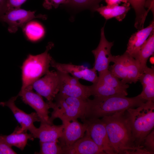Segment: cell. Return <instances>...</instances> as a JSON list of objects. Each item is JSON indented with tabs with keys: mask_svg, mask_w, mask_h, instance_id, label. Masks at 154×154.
I'll use <instances>...</instances> for the list:
<instances>
[{
	"mask_svg": "<svg viewBox=\"0 0 154 154\" xmlns=\"http://www.w3.org/2000/svg\"><path fill=\"white\" fill-rule=\"evenodd\" d=\"M123 110L101 119L116 154H149L135 145L131 131Z\"/></svg>",
	"mask_w": 154,
	"mask_h": 154,
	"instance_id": "obj_1",
	"label": "cell"
},
{
	"mask_svg": "<svg viewBox=\"0 0 154 154\" xmlns=\"http://www.w3.org/2000/svg\"><path fill=\"white\" fill-rule=\"evenodd\" d=\"M146 102L139 94L132 98L123 95L94 97L86 102L84 118H100L130 108H135Z\"/></svg>",
	"mask_w": 154,
	"mask_h": 154,
	"instance_id": "obj_2",
	"label": "cell"
},
{
	"mask_svg": "<svg viewBox=\"0 0 154 154\" xmlns=\"http://www.w3.org/2000/svg\"><path fill=\"white\" fill-rule=\"evenodd\" d=\"M124 114L135 145L143 149L144 138L154 128V102L147 101L136 108L128 109Z\"/></svg>",
	"mask_w": 154,
	"mask_h": 154,
	"instance_id": "obj_3",
	"label": "cell"
},
{
	"mask_svg": "<svg viewBox=\"0 0 154 154\" xmlns=\"http://www.w3.org/2000/svg\"><path fill=\"white\" fill-rule=\"evenodd\" d=\"M55 102H49L50 108L53 110L49 117V121L59 118L62 122L70 121L80 118H84L86 100L66 96L60 93L56 96Z\"/></svg>",
	"mask_w": 154,
	"mask_h": 154,
	"instance_id": "obj_4",
	"label": "cell"
},
{
	"mask_svg": "<svg viewBox=\"0 0 154 154\" xmlns=\"http://www.w3.org/2000/svg\"><path fill=\"white\" fill-rule=\"evenodd\" d=\"M53 45L52 43H49L44 52L36 55L29 54L24 61L21 67V89L31 85L49 70L52 58L48 51Z\"/></svg>",
	"mask_w": 154,
	"mask_h": 154,
	"instance_id": "obj_5",
	"label": "cell"
},
{
	"mask_svg": "<svg viewBox=\"0 0 154 154\" xmlns=\"http://www.w3.org/2000/svg\"><path fill=\"white\" fill-rule=\"evenodd\" d=\"M98 74L96 81L90 86L91 95L94 97L127 95L129 85L120 80L109 70Z\"/></svg>",
	"mask_w": 154,
	"mask_h": 154,
	"instance_id": "obj_6",
	"label": "cell"
},
{
	"mask_svg": "<svg viewBox=\"0 0 154 154\" xmlns=\"http://www.w3.org/2000/svg\"><path fill=\"white\" fill-rule=\"evenodd\" d=\"M109 70L116 76L126 83H135L141 74L140 66L137 60L125 51L122 54L114 56Z\"/></svg>",
	"mask_w": 154,
	"mask_h": 154,
	"instance_id": "obj_7",
	"label": "cell"
},
{
	"mask_svg": "<svg viewBox=\"0 0 154 154\" xmlns=\"http://www.w3.org/2000/svg\"><path fill=\"white\" fill-rule=\"evenodd\" d=\"M86 126V132L106 154H116L109 139L105 125L99 118L81 120Z\"/></svg>",
	"mask_w": 154,
	"mask_h": 154,
	"instance_id": "obj_8",
	"label": "cell"
},
{
	"mask_svg": "<svg viewBox=\"0 0 154 154\" xmlns=\"http://www.w3.org/2000/svg\"><path fill=\"white\" fill-rule=\"evenodd\" d=\"M56 71L60 80L59 93L85 100L92 96L90 86L82 84L79 79L71 76L68 73Z\"/></svg>",
	"mask_w": 154,
	"mask_h": 154,
	"instance_id": "obj_9",
	"label": "cell"
},
{
	"mask_svg": "<svg viewBox=\"0 0 154 154\" xmlns=\"http://www.w3.org/2000/svg\"><path fill=\"white\" fill-rule=\"evenodd\" d=\"M18 95L25 103L35 110L40 122L52 123L49 121V104L44 101L41 96L33 91L31 85L21 89Z\"/></svg>",
	"mask_w": 154,
	"mask_h": 154,
	"instance_id": "obj_10",
	"label": "cell"
},
{
	"mask_svg": "<svg viewBox=\"0 0 154 154\" xmlns=\"http://www.w3.org/2000/svg\"><path fill=\"white\" fill-rule=\"evenodd\" d=\"M31 86L36 92L46 99L47 102H53L59 91L60 80L57 71L49 70Z\"/></svg>",
	"mask_w": 154,
	"mask_h": 154,
	"instance_id": "obj_11",
	"label": "cell"
},
{
	"mask_svg": "<svg viewBox=\"0 0 154 154\" xmlns=\"http://www.w3.org/2000/svg\"><path fill=\"white\" fill-rule=\"evenodd\" d=\"M19 96L18 95L11 97L8 101L0 102V105L3 106H7L11 110L17 121L20 124L18 130L20 132H27L29 131L32 135L35 133L37 127L34 124L36 121L40 122V119L36 112L28 114L17 107L15 101Z\"/></svg>",
	"mask_w": 154,
	"mask_h": 154,
	"instance_id": "obj_12",
	"label": "cell"
},
{
	"mask_svg": "<svg viewBox=\"0 0 154 154\" xmlns=\"http://www.w3.org/2000/svg\"><path fill=\"white\" fill-rule=\"evenodd\" d=\"M113 42L108 41L106 38L104 27L101 30L100 38L97 47L92 52L95 59L93 68L98 73L109 70V64L113 61L114 56L111 53Z\"/></svg>",
	"mask_w": 154,
	"mask_h": 154,
	"instance_id": "obj_13",
	"label": "cell"
},
{
	"mask_svg": "<svg viewBox=\"0 0 154 154\" xmlns=\"http://www.w3.org/2000/svg\"><path fill=\"white\" fill-rule=\"evenodd\" d=\"M38 18H45V17L42 15L36 16L34 11L19 8L6 12L0 17V20L8 24V30L9 32L14 33L19 27H24L31 20Z\"/></svg>",
	"mask_w": 154,
	"mask_h": 154,
	"instance_id": "obj_14",
	"label": "cell"
},
{
	"mask_svg": "<svg viewBox=\"0 0 154 154\" xmlns=\"http://www.w3.org/2000/svg\"><path fill=\"white\" fill-rule=\"evenodd\" d=\"M50 66L56 70L70 74L78 79H82L92 82L97 80L98 76L96 71L93 68H89L83 65H78L72 64L61 63L52 59Z\"/></svg>",
	"mask_w": 154,
	"mask_h": 154,
	"instance_id": "obj_15",
	"label": "cell"
},
{
	"mask_svg": "<svg viewBox=\"0 0 154 154\" xmlns=\"http://www.w3.org/2000/svg\"><path fill=\"white\" fill-rule=\"evenodd\" d=\"M62 123L64 129L59 141L63 149L70 146L83 137L85 134L86 128L84 123H81L77 119Z\"/></svg>",
	"mask_w": 154,
	"mask_h": 154,
	"instance_id": "obj_16",
	"label": "cell"
},
{
	"mask_svg": "<svg viewBox=\"0 0 154 154\" xmlns=\"http://www.w3.org/2000/svg\"><path fill=\"white\" fill-rule=\"evenodd\" d=\"M62 149L66 154H106L86 132L83 137L70 146Z\"/></svg>",
	"mask_w": 154,
	"mask_h": 154,
	"instance_id": "obj_17",
	"label": "cell"
},
{
	"mask_svg": "<svg viewBox=\"0 0 154 154\" xmlns=\"http://www.w3.org/2000/svg\"><path fill=\"white\" fill-rule=\"evenodd\" d=\"M153 32L154 20L147 27L139 29L131 36L129 40L126 51L135 58L140 48Z\"/></svg>",
	"mask_w": 154,
	"mask_h": 154,
	"instance_id": "obj_18",
	"label": "cell"
},
{
	"mask_svg": "<svg viewBox=\"0 0 154 154\" xmlns=\"http://www.w3.org/2000/svg\"><path fill=\"white\" fill-rule=\"evenodd\" d=\"M62 124L56 125L53 123L40 122L39 127L37 128L32 135L34 138H37L41 142L56 141L62 136L64 129Z\"/></svg>",
	"mask_w": 154,
	"mask_h": 154,
	"instance_id": "obj_19",
	"label": "cell"
},
{
	"mask_svg": "<svg viewBox=\"0 0 154 154\" xmlns=\"http://www.w3.org/2000/svg\"><path fill=\"white\" fill-rule=\"evenodd\" d=\"M139 80L143 87L139 94L141 98L146 101H154V67L147 66L139 77Z\"/></svg>",
	"mask_w": 154,
	"mask_h": 154,
	"instance_id": "obj_20",
	"label": "cell"
},
{
	"mask_svg": "<svg viewBox=\"0 0 154 154\" xmlns=\"http://www.w3.org/2000/svg\"><path fill=\"white\" fill-rule=\"evenodd\" d=\"M129 3H124L121 5H116L99 6L95 10L106 20L116 18L119 21H122L130 10Z\"/></svg>",
	"mask_w": 154,
	"mask_h": 154,
	"instance_id": "obj_21",
	"label": "cell"
},
{
	"mask_svg": "<svg viewBox=\"0 0 154 154\" xmlns=\"http://www.w3.org/2000/svg\"><path fill=\"white\" fill-rule=\"evenodd\" d=\"M18 126L15 128L13 132L8 135H1L4 140L10 146L15 147L23 151L26 146L28 140H33L32 135L28 134L27 132H20L18 130Z\"/></svg>",
	"mask_w": 154,
	"mask_h": 154,
	"instance_id": "obj_22",
	"label": "cell"
},
{
	"mask_svg": "<svg viewBox=\"0 0 154 154\" xmlns=\"http://www.w3.org/2000/svg\"><path fill=\"white\" fill-rule=\"evenodd\" d=\"M154 52V32L151 34L140 48L135 58L139 63L141 74L147 66L149 57Z\"/></svg>",
	"mask_w": 154,
	"mask_h": 154,
	"instance_id": "obj_23",
	"label": "cell"
},
{
	"mask_svg": "<svg viewBox=\"0 0 154 154\" xmlns=\"http://www.w3.org/2000/svg\"><path fill=\"white\" fill-rule=\"evenodd\" d=\"M148 0H130L129 3L134 9L136 17L135 27L139 29L143 28L144 23L148 11L146 10L145 5Z\"/></svg>",
	"mask_w": 154,
	"mask_h": 154,
	"instance_id": "obj_24",
	"label": "cell"
},
{
	"mask_svg": "<svg viewBox=\"0 0 154 154\" xmlns=\"http://www.w3.org/2000/svg\"><path fill=\"white\" fill-rule=\"evenodd\" d=\"M24 27V32L27 37L31 41L38 40L42 38L44 35V27L37 22H29Z\"/></svg>",
	"mask_w": 154,
	"mask_h": 154,
	"instance_id": "obj_25",
	"label": "cell"
},
{
	"mask_svg": "<svg viewBox=\"0 0 154 154\" xmlns=\"http://www.w3.org/2000/svg\"><path fill=\"white\" fill-rule=\"evenodd\" d=\"M103 0H69L66 5L75 8L89 9L95 11L99 4Z\"/></svg>",
	"mask_w": 154,
	"mask_h": 154,
	"instance_id": "obj_26",
	"label": "cell"
},
{
	"mask_svg": "<svg viewBox=\"0 0 154 154\" xmlns=\"http://www.w3.org/2000/svg\"><path fill=\"white\" fill-rule=\"evenodd\" d=\"M56 141L39 142L40 151L37 154H62L64 152L62 147Z\"/></svg>",
	"mask_w": 154,
	"mask_h": 154,
	"instance_id": "obj_27",
	"label": "cell"
},
{
	"mask_svg": "<svg viewBox=\"0 0 154 154\" xmlns=\"http://www.w3.org/2000/svg\"><path fill=\"white\" fill-rule=\"evenodd\" d=\"M143 149L149 154H154V130L153 129L144 138Z\"/></svg>",
	"mask_w": 154,
	"mask_h": 154,
	"instance_id": "obj_28",
	"label": "cell"
},
{
	"mask_svg": "<svg viewBox=\"0 0 154 154\" xmlns=\"http://www.w3.org/2000/svg\"><path fill=\"white\" fill-rule=\"evenodd\" d=\"M69 0H44L43 4L45 8L49 9L52 7L57 8L61 4H67Z\"/></svg>",
	"mask_w": 154,
	"mask_h": 154,
	"instance_id": "obj_29",
	"label": "cell"
},
{
	"mask_svg": "<svg viewBox=\"0 0 154 154\" xmlns=\"http://www.w3.org/2000/svg\"><path fill=\"white\" fill-rule=\"evenodd\" d=\"M17 153L8 145L0 135V154H16Z\"/></svg>",
	"mask_w": 154,
	"mask_h": 154,
	"instance_id": "obj_30",
	"label": "cell"
},
{
	"mask_svg": "<svg viewBox=\"0 0 154 154\" xmlns=\"http://www.w3.org/2000/svg\"><path fill=\"white\" fill-rule=\"evenodd\" d=\"M26 1L27 0H7L5 12L12 9L20 8L21 5Z\"/></svg>",
	"mask_w": 154,
	"mask_h": 154,
	"instance_id": "obj_31",
	"label": "cell"
},
{
	"mask_svg": "<svg viewBox=\"0 0 154 154\" xmlns=\"http://www.w3.org/2000/svg\"><path fill=\"white\" fill-rule=\"evenodd\" d=\"M107 5H119L121 3H129L130 0H105Z\"/></svg>",
	"mask_w": 154,
	"mask_h": 154,
	"instance_id": "obj_32",
	"label": "cell"
},
{
	"mask_svg": "<svg viewBox=\"0 0 154 154\" xmlns=\"http://www.w3.org/2000/svg\"><path fill=\"white\" fill-rule=\"evenodd\" d=\"M7 0H0V17L5 12Z\"/></svg>",
	"mask_w": 154,
	"mask_h": 154,
	"instance_id": "obj_33",
	"label": "cell"
}]
</instances>
